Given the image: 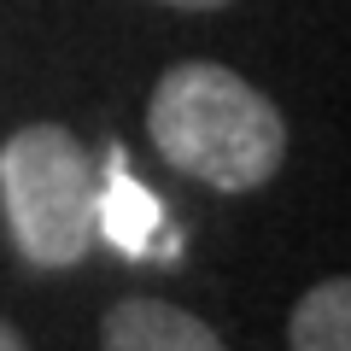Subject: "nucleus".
I'll use <instances>...</instances> for the list:
<instances>
[{
  "label": "nucleus",
  "mask_w": 351,
  "mask_h": 351,
  "mask_svg": "<svg viewBox=\"0 0 351 351\" xmlns=\"http://www.w3.org/2000/svg\"><path fill=\"white\" fill-rule=\"evenodd\" d=\"M147 135L170 170L211 193H258L287 158V117L217 59H188L152 82Z\"/></svg>",
  "instance_id": "f257e3e1"
},
{
  "label": "nucleus",
  "mask_w": 351,
  "mask_h": 351,
  "mask_svg": "<svg viewBox=\"0 0 351 351\" xmlns=\"http://www.w3.org/2000/svg\"><path fill=\"white\" fill-rule=\"evenodd\" d=\"M0 211L24 263L71 269L100 240V164L64 123H24L0 147Z\"/></svg>",
  "instance_id": "f03ea898"
},
{
  "label": "nucleus",
  "mask_w": 351,
  "mask_h": 351,
  "mask_svg": "<svg viewBox=\"0 0 351 351\" xmlns=\"http://www.w3.org/2000/svg\"><path fill=\"white\" fill-rule=\"evenodd\" d=\"M100 351H228L211 322L164 299H117L100 316Z\"/></svg>",
  "instance_id": "7ed1b4c3"
},
{
  "label": "nucleus",
  "mask_w": 351,
  "mask_h": 351,
  "mask_svg": "<svg viewBox=\"0 0 351 351\" xmlns=\"http://www.w3.org/2000/svg\"><path fill=\"white\" fill-rule=\"evenodd\" d=\"M117 170L100 176V240H112L123 258L176 252V234H164V205L123 170V152H112Z\"/></svg>",
  "instance_id": "20e7f679"
},
{
  "label": "nucleus",
  "mask_w": 351,
  "mask_h": 351,
  "mask_svg": "<svg viewBox=\"0 0 351 351\" xmlns=\"http://www.w3.org/2000/svg\"><path fill=\"white\" fill-rule=\"evenodd\" d=\"M293 351H351V276H328L287 316Z\"/></svg>",
  "instance_id": "39448f33"
},
{
  "label": "nucleus",
  "mask_w": 351,
  "mask_h": 351,
  "mask_svg": "<svg viewBox=\"0 0 351 351\" xmlns=\"http://www.w3.org/2000/svg\"><path fill=\"white\" fill-rule=\"evenodd\" d=\"M158 6H176V12H217L228 0H158Z\"/></svg>",
  "instance_id": "423d86ee"
},
{
  "label": "nucleus",
  "mask_w": 351,
  "mask_h": 351,
  "mask_svg": "<svg viewBox=\"0 0 351 351\" xmlns=\"http://www.w3.org/2000/svg\"><path fill=\"white\" fill-rule=\"evenodd\" d=\"M0 351H29V339H24V334H18V328H12V322H0Z\"/></svg>",
  "instance_id": "0eeeda50"
}]
</instances>
